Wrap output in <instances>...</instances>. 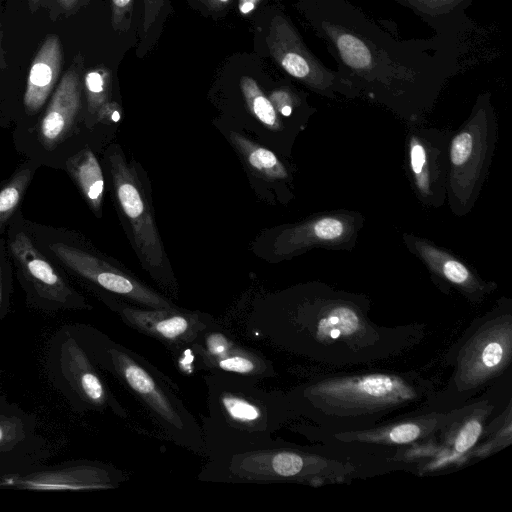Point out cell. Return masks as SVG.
I'll return each instance as SVG.
<instances>
[{
  "label": "cell",
  "instance_id": "obj_18",
  "mask_svg": "<svg viewBox=\"0 0 512 512\" xmlns=\"http://www.w3.org/2000/svg\"><path fill=\"white\" fill-rule=\"evenodd\" d=\"M27 281L32 305L49 312L89 309L85 299L71 288L48 260L34 247L25 233H18L11 242Z\"/></svg>",
  "mask_w": 512,
  "mask_h": 512
},
{
  "label": "cell",
  "instance_id": "obj_3",
  "mask_svg": "<svg viewBox=\"0 0 512 512\" xmlns=\"http://www.w3.org/2000/svg\"><path fill=\"white\" fill-rule=\"evenodd\" d=\"M207 415L202 417L206 458L262 446L294 416L287 394L252 378L207 373Z\"/></svg>",
  "mask_w": 512,
  "mask_h": 512
},
{
  "label": "cell",
  "instance_id": "obj_21",
  "mask_svg": "<svg viewBox=\"0 0 512 512\" xmlns=\"http://www.w3.org/2000/svg\"><path fill=\"white\" fill-rule=\"evenodd\" d=\"M491 410V406L481 403L456 411V415L449 414L444 423L448 431L444 433L442 444H427L426 448H419L417 452L412 451L410 456L431 458L425 463V471L439 470L451 464H463L467 457H471Z\"/></svg>",
  "mask_w": 512,
  "mask_h": 512
},
{
  "label": "cell",
  "instance_id": "obj_10",
  "mask_svg": "<svg viewBox=\"0 0 512 512\" xmlns=\"http://www.w3.org/2000/svg\"><path fill=\"white\" fill-rule=\"evenodd\" d=\"M480 324L456 357L454 379L459 392L484 384L502 372L511 360V300L499 299Z\"/></svg>",
  "mask_w": 512,
  "mask_h": 512
},
{
  "label": "cell",
  "instance_id": "obj_13",
  "mask_svg": "<svg viewBox=\"0 0 512 512\" xmlns=\"http://www.w3.org/2000/svg\"><path fill=\"white\" fill-rule=\"evenodd\" d=\"M452 131L408 123L404 143V166L418 201L427 208L446 203L448 147Z\"/></svg>",
  "mask_w": 512,
  "mask_h": 512
},
{
  "label": "cell",
  "instance_id": "obj_24",
  "mask_svg": "<svg viewBox=\"0 0 512 512\" xmlns=\"http://www.w3.org/2000/svg\"><path fill=\"white\" fill-rule=\"evenodd\" d=\"M62 50L58 36L49 35L38 50L27 80L24 105L29 114L37 113L50 95L58 79Z\"/></svg>",
  "mask_w": 512,
  "mask_h": 512
},
{
  "label": "cell",
  "instance_id": "obj_12",
  "mask_svg": "<svg viewBox=\"0 0 512 512\" xmlns=\"http://www.w3.org/2000/svg\"><path fill=\"white\" fill-rule=\"evenodd\" d=\"M266 43L281 69L314 93L332 100L356 99L337 70L328 68L312 53L285 15L272 17Z\"/></svg>",
  "mask_w": 512,
  "mask_h": 512
},
{
  "label": "cell",
  "instance_id": "obj_16",
  "mask_svg": "<svg viewBox=\"0 0 512 512\" xmlns=\"http://www.w3.org/2000/svg\"><path fill=\"white\" fill-rule=\"evenodd\" d=\"M104 303L130 328L154 338L172 352L188 347L209 314L178 306L149 308L103 295Z\"/></svg>",
  "mask_w": 512,
  "mask_h": 512
},
{
  "label": "cell",
  "instance_id": "obj_19",
  "mask_svg": "<svg viewBox=\"0 0 512 512\" xmlns=\"http://www.w3.org/2000/svg\"><path fill=\"white\" fill-rule=\"evenodd\" d=\"M50 248L68 268L113 296L149 308L177 306L130 274L88 252L61 243Z\"/></svg>",
  "mask_w": 512,
  "mask_h": 512
},
{
  "label": "cell",
  "instance_id": "obj_9",
  "mask_svg": "<svg viewBox=\"0 0 512 512\" xmlns=\"http://www.w3.org/2000/svg\"><path fill=\"white\" fill-rule=\"evenodd\" d=\"M45 367L50 383L73 411L128 416L87 353L74 324L62 326L52 335Z\"/></svg>",
  "mask_w": 512,
  "mask_h": 512
},
{
  "label": "cell",
  "instance_id": "obj_22",
  "mask_svg": "<svg viewBox=\"0 0 512 512\" xmlns=\"http://www.w3.org/2000/svg\"><path fill=\"white\" fill-rule=\"evenodd\" d=\"M76 66H71L60 83L43 115L40 137L44 145H57L70 131L81 105V84Z\"/></svg>",
  "mask_w": 512,
  "mask_h": 512
},
{
  "label": "cell",
  "instance_id": "obj_2",
  "mask_svg": "<svg viewBox=\"0 0 512 512\" xmlns=\"http://www.w3.org/2000/svg\"><path fill=\"white\" fill-rule=\"evenodd\" d=\"M369 308L364 294L314 281L255 304L244 330L251 339L336 365L378 361L408 347V330L378 327Z\"/></svg>",
  "mask_w": 512,
  "mask_h": 512
},
{
  "label": "cell",
  "instance_id": "obj_17",
  "mask_svg": "<svg viewBox=\"0 0 512 512\" xmlns=\"http://www.w3.org/2000/svg\"><path fill=\"white\" fill-rule=\"evenodd\" d=\"M401 238L439 288H453L472 304L481 303L497 289L496 282L484 279L464 259L430 239L410 232L402 233Z\"/></svg>",
  "mask_w": 512,
  "mask_h": 512
},
{
  "label": "cell",
  "instance_id": "obj_25",
  "mask_svg": "<svg viewBox=\"0 0 512 512\" xmlns=\"http://www.w3.org/2000/svg\"><path fill=\"white\" fill-rule=\"evenodd\" d=\"M414 12L436 34L461 38L471 24L466 10L473 0H391Z\"/></svg>",
  "mask_w": 512,
  "mask_h": 512
},
{
  "label": "cell",
  "instance_id": "obj_4",
  "mask_svg": "<svg viewBox=\"0 0 512 512\" xmlns=\"http://www.w3.org/2000/svg\"><path fill=\"white\" fill-rule=\"evenodd\" d=\"M74 326L99 370L110 374L130 392L170 441L206 456L201 426L179 396L177 386L165 374L96 327Z\"/></svg>",
  "mask_w": 512,
  "mask_h": 512
},
{
  "label": "cell",
  "instance_id": "obj_33",
  "mask_svg": "<svg viewBox=\"0 0 512 512\" xmlns=\"http://www.w3.org/2000/svg\"><path fill=\"white\" fill-rule=\"evenodd\" d=\"M260 0H239L238 8L245 15L253 11Z\"/></svg>",
  "mask_w": 512,
  "mask_h": 512
},
{
  "label": "cell",
  "instance_id": "obj_27",
  "mask_svg": "<svg viewBox=\"0 0 512 512\" xmlns=\"http://www.w3.org/2000/svg\"><path fill=\"white\" fill-rule=\"evenodd\" d=\"M67 168L90 207L100 215L104 193V177L94 153L89 148L83 149L67 161Z\"/></svg>",
  "mask_w": 512,
  "mask_h": 512
},
{
  "label": "cell",
  "instance_id": "obj_26",
  "mask_svg": "<svg viewBox=\"0 0 512 512\" xmlns=\"http://www.w3.org/2000/svg\"><path fill=\"white\" fill-rule=\"evenodd\" d=\"M230 139L253 172L291 194L288 185L293 180L292 174L274 152L238 133H231Z\"/></svg>",
  "mask_w": 512,
  "mask_h": 512
},
{
  "label": "cell",
  "instance_id": "obj_14",
  "mask_svg": "<svg viewBox=\"0 0 512 512\" xmlns=\"http://www.w3.org/2000/svg\"><path fill=\"white\" fill-rule=\"evenodd\" d=\"M52 455L51 443L37 430L36 416L1 395L0 488L47 464Z\"/></svg>",
  "mask_w": 512,
  "mask_h": 512
},
{
  "label": "cell",
  "instance_id": "obj_29",
  "mask_svg": "<svg viewBox=\"0 0 512 512\" xmlns=\"http://www.w3.org/2000/svg\"><path fill=\"white\" fill-rule=\"evenodd\" d=\"M30 179L31 171L22 170L0 190V227L17 208Z\"/></svg>",
  "mask_w": 512,
  "mask_h": 512
},
{
  "label": "cell",
  "instance_id": "obj_34",
  "mask_svg": "<svg viewBox=\"0 0 512 512\" xmlns=\"http://www.w3.org/2000/svg\"><path fill=\"white\" fill-rule=\"evenodd\" d=\"M202 2L207 8L212 10H220L224 9L228 6L231 0H199Z\"/></svg>",
  "mask_w": 512,
  "mask_h": 512
},
{
  "label": "cell",
  "instance_id": "obj_8",
  "mask_svg": "<svg viewBox=\"0 0 512 512\" xmlns=\"http://www.w3.org/2000/svg\"><path fill=\"white\" fill-rule=\"evenodd\" d=\"M107 163L114 197L132 246L142 266L163 288L176 294L177 284L161 241L141 167L127 161L118 145L110 147Z\"/></svg>",
  "mask_w": 512,
  "mask_h": 512
},
{
  "label": "cell",
  "instance_id": "obj_5",
  "mask_svg": "<svg viewBox=\"0 0 512 512\" xmlns=\"http://www.w3.org/2000/svg\"><path fill=\"white\" fill-rule=\"evenodd\" d=\"M424 381L374 373L324 378L287 394L291 410L315 421L381 416L415 402L427 392Z\"/></svg>",
  "mask_w": 512,
  "mask_h": 512
},
{
  "label": "cell",
  "instance_id": "obj_28",
  "mask_svg": "<svg viewBox=\"0 0 512 512\" xmlns=\"http://www.w3.org/2000/svg\"><path fill=\"white\" fill-rule=\"evenodd\" d=\"M240 87L251 114L264 127L274 132L285 133L293 139L296 134L282 121L269 97L263 93L253 78L241 77Z\"/></svg>",
  "mask_w": 512,
  "mask_h": 512
},
{
  "label": "cell",
  "instance_id": "obj_37",
  "mask_svg": "<svg viewBox=\"0 0 512 512\" xmlns=\"http://www.w3.org/2000/svg\"><path fill=\"white\" fill-rule=\"evenodd\" d=\"M1 378H2V371L0 369V382H1Z\"/></svg>",
  "mask_w": 512,
  "mask_h": 512
},
{
  "label": "cell",
  "instance_id": "obj_7",
  "mask_svg": "<svg viewBox=\"0 0 512 512\" xmlns=\"http://www.w3.org/2000/svg\"><path fill=\"white\" fill-rule=\"evenodd\" d=\"M498 134L491 93H479L468 117L449 140L446 203L456 217L473 210L489 175Z\"/></svg>",
  "mask_w": 512,
  "mask_h": 512
},
{
  "label": "cell",
  "instance_id": "obj_30",
  "mask_svg": "<svg viewBox=\"0 0 512 512\" xmlns=\"http://www.w3.org/2000/svg\"><path fill=\"white\" fill-rule=\"evenodd\" d=\"M109 82V74L103 69H93L85 75L88 109L94 116H98L103 107L108 104Z\"/></svg>",
  "mask_w": 512,
  "mask_h": 512
},
{
  "label": "cell",
  "instance_id": "obj_11",
  "mask_svg": "<svg viewBox=\"0 0 512 512\" xmlns=\"http://www.w3.org/2000/svg\"><path fill=\"white\" fill-rule=\"evenodd\" d=\"M365 217L360 211L337 209L277 228L270 242L273 259L288 260L312 249L350 252L356 245Z\"/></svg>",
  "mask_w": 512,
  "mask_h": 512
},
{
  "label": "cell",
  "instance_id": "obj_31",
  "mask_svg": "<svg viewBox=\"0 0 512 512\" xmlns=\"http://www.w3.org/2000/svg\"><path fill=\"white\" fill-rule=\"evenodd\" d=\"M112 7V23L114 29L118 30L122 27L126 16L131 12L133 0H111Z\"/></svg>",
  "mask_w": 512,
  "mask_h": 512
},
{
  "label": "cell",
  "instance_id": "obj_20",
  "mask_svg": "<svg viewBox=\"0 0 512 512\" xmlns=\"http://www.w3.org/2000/svg\"><path fill=\"white\" fill-rule=\"evenodd\" d=\"M125 473L115 466L91 460H72L38 469L14 478L8 488L32 491H92L118 488Z\"/></svg>",
  "mask_w": 512,
  "mask_h": 512
},
{
  "label": "cell",
  "instance_id": "obj_23",
  "mask_svg": "<svg viewBox=\"0 0 512 512\" xmlns=\"http://www.w3.org/2000/svg\"><path fill=\"white\" fill-rule=\"evenodd\" d=\"M448 415L430 413L376 428L339 432L334 437L345 443H368L386 446L410 444L418 440H424L437 432L447 420Z\"/></svg>",
  "mask_w": 512,
  "mask_h": 512
},
{
  "label": "cell",
  "instance_id": "obj_36",
  "mask_svg": "<svg viewBox=\"0 0 512 512\" xmlns=\"http://www.w3.org/2000/svg\"><path fill=\"white\" fill-rule=\"evenodd\" d=\"M39 0H29L30 8H35Z\"/></svg>",
  "mask_w": 512,
  "mask_h": 512
},
{
  "label": "cell",
  "instance_id": "obj_32",
  "mask_svg": "<svg viewBox=\"0 0 512 512\" xmlns=\"http://www.w3.org/2000/svg\"><path fill=\"white\" fill-rule=\"evenodd\" d=\"M144 1V21L143 29L147 32L151 25L156 20L164 0H143Z\"/></svg>",
  "mask_w": 512,
  "mask_h": 512
},
{
  "label": "cell",
  "instance_id": "obj_1",
  "mask_svg": "<svg viewBox=\"0 0 512 512\" xmlns=\"http://www.w3.org/2000/svg\"><path fill=\"white\" fill-rule=\"evenodd\" d=\"M301 8L355 97L407 124L424 122L460 70L457 36L399 39L348 0H303Z\"/></svg>",
  "mask_w": 512,
  "mask_h": 512
},
{
  "label": "cell",
  "instance_id": "obj_35",
  "mask_svg": "<svg viewBox=\"0 0 512 512\" xmlns=\"http://www.w3.org/2000/svg\"><path fill=\"white\" fill-rule=\"evenodd\" d=\"M79 0H58L59 4L64 9H72L78 3Z\"/></svg>",
  "mask_w": 512,
  "mask_h": 512
},
{
  "label": "cell",
  "instance_id": "obj_15",
  "mask_svg": "<svg viewBox=\"0 0 512 512\" xmlns=\"http://www.w3.org/2000/svg\"><path fill=\"white\" fill-rule=\"evenodd\" d=\"M196 368L208 373L237 375L262 381L276 375L260 351L240 342L210 315L188 346Z\"/></svg>",
  "mask_w": 512,
  "mask_h": 512
},
{
  "label": "cell",
  "instance_id": "obj_6",
  "mask_svg": "<svg viewBox=\"0 0 512 512\" xmlns=\"http://www.w3.org/2000/svg\"><path fill=\"white\" fill-rule=\"evenodd\" d=\"M346 466L279 439L245 451L224 454L207 462L197 478L233 484L310 483L342 478Z\"/></svg>",
  "mask_w": 512,
  "mask_h": 512
}]
</instances>
